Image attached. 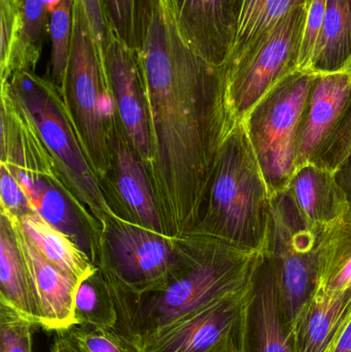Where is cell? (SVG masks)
<instances>
[{"mask_svg":"<svg viewBox=\"0 0 351 352\" xmlns=\"http://www.w3.org/2000/svg\"><path fill=\"white\" fill-rule=\"evenodd\" d=\"M150 131V178L165 234L193 233L216 156L236 122L224 70L185 38L175 0H157L137 52Z\"/></svg>","mask_w":351,"mask_h":352,"instance_id":"6da1fadb","label":"cell"},{"mask_svg":"<svg viewBox=\"0 0 351 352\" xmlns=\"http://www.w3.org/2000/svg\"><path fill=\"white\" fill-rule=\"evenodd\" d=\"M177 239L179 260L160 287L134 294L109 283L119 316L115 329L140 349L198 310L245 291L262 254L212 236Z\"/></svg>","mask_w":351,"mask_h":352,"instance_id":"7a4b0ae2","label":"cell"},{"mask_svg":"<svg viewBox=\"0 0 351 352\" xmlns=\"http://www.w3.org/2000/svg\"><path fill=\"white\" fill-rule=\"evenodd\" d=\"M272 194L243 122L220 146L193 234L218 238L251 252H265Z\"/></svg>","mask_w":351,"mask_h":352,"instance_id":"3957f363","label":"cell"},{"mask_svg":"<svg viewBox=\"0 0 351 352\" xmlns=\"http://www.w3.org/2000/svg\"><path fill=\"white\" fill-rule=\"evenodd\" d=\"M34 124L57 167L68 196L89 219L101 225L117 215L84 155L68 115L61 88L34 72L22 70L0 84Z\"/></svg>","mask_w":351,"mask_h":352,"instance_id":"277c9868","label":"cell"},{"mask_svg":"<svg viewBox=\"0 0 351 352\" xmlns=\"http://www.w3.org/2000/svg\"><path fill=\"white\" fill-rule=\"evenodd\" d=\"M62 95L84 155L99 180L111 168L117 107L105 65L82 0H74L69 58Z\"/></svg>","mask_w":351,"mask_h":352,"instance_id":"5b68a950","label":"cell"},{"mask_svg":"<svg viewBox=\"0 0 351 352\" xmlns=\"http://www.w3.org/2000/svg\"><path fill=\"white\" fill-rule=\"evenodd\" d=\"M328 226L307 219L288 188L272 195L265 256L278 281L280 305L290 330L319 287Z\"/></svg>","mask_w":351,"mask_h":352,"instance_id":"8992f818","label":"cell"},{"mask_svg":"<svg viewBox=\"0 0 351 352\" xmlns=\"http://www.w3.org/2000/svg\"><path fill=\"white\" fill-rule=\"evenodd\" d=\"M317 76L313 72H293L274 86L242 121L272 195L286 190L296 171L299 122Z\"/></svg>","mask_w":351,"mask_h":352,"instance_id":"52a82bcc","label":"cell"},{"mask_svg":"<svg viewBox=\"0 0 351 352\" xmlns=\"http://www.w3.org/2000/svg\"><path fill=\"white\" fill-rule=\"evenodd\" d=\"M179 239L130 223L117 215L100 225L95 265L109 285L139 294L160 287L177 265Z\"/></svg>","mask_w":351,"mask_h":352,"instance_id":"ba28073f","label":"cell"},{"mask_svg":"<svg viewBox=\"0 0 351 352\" xmlns=\"http://www.w3.org/2000/svg\"><path fill=\"white\" fill-rule=\"evenodd\" d=\"M307 8L293 10L251 51L223 67L227 104L236 123L280 80L298 70Z\"/></svg>","mask_w":351,"mask_h":352,"instance_id":"9c48e42d","label":"cell"},{"mask_svg":"<svg viewBox=\"0 0 351 352\" xmlns=\"http://www.w3.org/2000/svg\"><path fill=\"white\" fill-rule=\"evenodd\" d=\"M111 148V171L100 184L111 210L130 223L165 234L148 171L117 116Z\"/></svg>","mask_w":351,"mask_h":352,"instance_id":"30bf717a","label":"cell"},{"mask_svg":"<svg viewBox=\"0 0 351 352\" xmlns=\"http://www.w3.org/2000/svg\"><path fill=\"white\" fill-rule=\"evenodd\" d=\"M247 289L216 300L169 327L144 344L141 352H239Z\"/></svg>","mask_w":351,"mask_h":352,"instance_id":"8fae6325","label":"cell"},{"mask_svg":"<svg viewBox=\"0 0 351 352\" xmlns=\"http://www.w3.org/2000/svg\"><path fill=\"white\" fill-rule=\"evenodd\" d=\"M239 352H296L273 269L262 252L243 297Z\"/></svg>","mask_w":351,"mask_h":352,"instance_id":"7c38bea8","label":"cell"},{"mask_svg":"<svg viewBox=\"0 0 351 352\" xmlns=\"http://www.w3.org/2000/svg\"><path fill=\"white\" fill-rule=\"evenodd\" d=\"M104 59L117 117L130 144L148 168L150 162V131L137 52L113 32L105 45Z\"/></svg>","mask_w":351,"mask_h":352,"instance_id":"4fadbf2b","label":"cell"},{"mask_svg":"<svg viewBox=\"0 0 351 352\" xmlns=\"http://www.w3.org/2000/svg\"><path fill=\"white\" fill-rule=\"evenodd\" d=\"M4 217L14 229L24 258L41 328L56 333L68 330L74 324V297L80 280L45 260L29 241L16 217Z\"/></svg>","mask_w":351,"mask_h":352,"instance_id":"5bb4252c","label":"cell"},{"mask_svg":"<svg viewBox=\"0 0 351 352\" xmlns=\"http://www.w3.org/2000/svg\"><path fill=\"white\" fill-rule=\"evenodd\" d=\"M0 164L12 170L47 178L65 190L36 127L3 87H0Z\"/></svg>","mask_w":351,"mask_h":352,"instance_id":"9a60e30c","label":"cell"},{"mask_svg":"<svg viewBox=\"0 0 351 352\" xmlns=\"http://www.w3.org/2000/svg\"><path fill=\"white\" fill-rule=\"evenodd\" d=\"M351 91V72L317 74L301 113L295 146L296 169L313 162L343 113Z\"/></svg>","mask_w":351,"mask_h":352,"instance_id":"2e32d148","label":"cell"},{"mask_svg":"<svg viewBox=\"0 0 351 352\" xmlns=\"http://www.w3.org/2000/svg\"><path fill=\"white\" fill-rule=\"evenodd\" d=\"M8 169L16 175L31 211L71 238L95 264L100 246V225L87 217L61 186L47 178Z\"/></svg>","mask_w":351,"mask_h":352,"instance_id":"e0dca14e","label":"cell"},{"mask_svg":"<svg viewBox=\"0 0 351 352\" xmlns=\"http://www.w3.org/2000/svg\"><path fill=\"white\" fill-rule=\"evenodd\" d=\"M183 34L210 63L224 66L233 38L231 0H175Z\"/></svg>","mask_w":351,"mask_h":352,"instance_id":"ac0fdd59","label":"cell"},{"mask_svg":"<svg viewBox=\"0 0 351 352\" xmlns=\"http://www.w3.org/2000/svg\"><path fill=\"white\" fill-rule=\"evenodd\" d=\"M351 318V289L317 291L293 329L296 352H329Z\"/></svg>","mask_w":351,"mask_h":352,"instance_id":"d6986e66","label":"cell"},{"mask_svg":"<svg viewBox=\"0 0 351 352\" xmlns=\"http://www.w3.org/2000/svg\"><path fill=\"white\" fill-rule=\"evenodd\" d=\"M288 188L307 219L319 225L336 223L351 208L335 173L313 162L296 169Z\"/></svg>","mask_w":351,"mask_h":352,"instance_id":"ffe728a7","label":"cell"},{"mask_svg":"<svg viewBox=\"0 0 351 352\" xmlns=\"http://www.w3.org/2000/svg\"><path fill=\"white\" fill-rule=\"evenodd\" d=\"M311 0H231L233 38L224 66L251 51L272 29L296 8ZM223 66V67H224Z\"/></svg>","mask_w":351,"mask_h":352,"instance_id":"44dd1931","label":"cell"},{"mask_svg":"<svg viewBox=\"0 0 351 352\" xmlns=\"http://www.w3.org/2000/svg\"><path fill=\"white\" fill-rule=\"evenodd\" d=\"M0 304L41 327V318L14 229L0 215Z\"/></svg>","mask_w":351,"mask_h":352,"instance_id":"7402d4cb","label":"cell"},{"mask_svg":"<svg viewBox=\"0 0 351 352\" xmlns=\"http://www.w3.org/2000/svg\"><path fill=\"white\" fill-rule=\"evenodd\" d=\"M18 219L37 252L64 272L82 281L97 270L96 265L84 250L38 213L31 211Z\"/></svg>","mask_w":351,"mask_h":352,"instance_id":"603a6c76","label":"cell"},{"mask_svg":"<svg viewBox=\"0 0 351 352\" xmlns=\"http://www.w3.org/2000/svg\"><path fill=\"white\" fill-rule=\"evenodd\" d=\"M350 67L351 0H328L310 72L334 74L348 72Z\"/></svg>","mask_w":351,"mask_h":352,"instance_id":"cb8c5ba5","label":"cell"},{"mask_svg":"<svg viewBox=\"0 0 351 352\" xmlns=\"http://www.w3.org/2000/svg\"><path fill=\"white\" fill-rule=\"evenodd\" d=\"M351 285V208L339 221L328 226L321 252L317 291L333 294Z\"/></svg>","mask_w":351,"mask_h":352,"instance_id":"d4e9b609","label":"cell"},{"mask_svg":"<svg viewBox=\"0 0 351 352\" xmlns=\"http://www.w3.org/2000/svg\"><path fill=\"white\" fill-rule=\"evenodd\" d=\"M51 3L52 0H24L22 32L8 70L0 78V84L8 82L16 72H34L49 33Z\"/></svg>","mask_w":351,"mask_h":352,"instance_id":"484cf974","label":"cell"},{"mask_svg":"<svg viewBox=\"0 0 351 352\" xmlns=\"http://www.w3.org/2000/svg\"><path fill=\"white\" fill-rule=\"evenodd\" d=\"M117 307L109 283L100 269L80 281L73 304V326L115 328Z\"/></svg>","mask_w":351,"mask_h":352,"instance_id":"4316f807","label":"cell"},{"mask_svg":"<svg viewBox=\"0 0 351 352\" xmlns=\"http://www.w3.org/2000/svg\"><path fill=\"white\" fill-rule=\"evenodd\" d=\"M155 3L156 0H105L111 29L134 51L144 43Z\"/></svg>","mask_w":351,"mask_h":352,"instance_id":"83f0119b","label":"cell"},{"mask_svg":"<svg viewBox=\"0 0 351 352\" xmlns=\"http://www.w3.org/2000/svg\"><path fill=\"white\" fill-rule=\"evenodd\" d=\"M74 0H52L49 33L52 41L47 78L62 89L69 58Z\"/></svg>","mask_w":351,"mask_h":352,"instance_id":"f1b7e54d","label":"cell"},{"mask_svg":"<svg viewBox=\"0 0 351 352\" xmlns=\"http://www.w3.org/2000/svg\"><path fill=\"white\" fill-rule=\"evenodd\" d=\"M74 352H141V349L115 328L72 326L62 331Z\"/></svg>","mask_w":351,"mask_h":352,"instance_id":"f546056e","label":"cell"},{"mask_svg":"<svg viewBox=\"0 0 351 352\" xmlns=\"http://www.w3.org/2000/svg\"><path fill=\"white\" fill-rule=\"evenodd\" d=\"M351 154V91L348 105L313 162L335 173Z\"/></svg>","mask_w":351,"mask_h":352,"instance_id":"4dcf8cb0","label":"cell"},{"mask_svg":"<svg viewBox=\"0 0 351 352\" xmlns=\"http://www.w3.org/2000/svg\"><path fill=\"white\" fill-rule=\"evenodd\" d=\"M24 0H0V78L5 74L20 39Z\"/></svg>","mask_w":351,"mask_h":352,"instance_id":"1f68e13d","label":"cell"},{"mask_svg":"<svg viewBox=\"0 0 351 352\" xmlns=\"http://www.w3.org/2000/svg\"><path fill=\"white\" fill-rule=\"evenodd\" d=\"M34 324L0 304V352H33Z\"/></svg>","mask_w":351,"mask_h":352,"instance_id":"d6a6232c","label":"cell"},{"mask_svg":"<svg viewBox=\"0 0 351 352\" xmlns=\"http://www.w3.org/2000/svg\"><path fill=\"white\" fill-rule=\"evenodd\" d=\"M328 0H311L307 8L299 54V72H310L311 61L323 29Z\"/></svg>","mask_w":351,"mask_h":352,"instance_id":"836d02e7","label":"cell"},{"mask_svg":"<svg viewBox=\"0 0 351 352\" xmlns=\"http://www.w3.org/2000/svg\"><path fill=\"white\" fill-rule=\"evenodd\" d=\"M0 209L1 214L16 219L31 212L28 199L16 175L2 164H0Z\"/></svg>","mask_w":351,"mask_h":352,"instance_id":"e575fe53","label":"cell"},{"mask_svg":"<svg viewBox=\"0 0 351 352\" xmlns=\"http://www.w3.org/2000/svg\"><path fill=\"white\" fill-rule=\"evenodd\" d=\"M86 10L87 16L90 22L95 41L98 45L101 53L104 55V47L113 32L109 24L105 0H82Z\"/></svg>","mask_w":351,"mask_h":352,"instance_id":"d590c367","label":"cell"},{"mask_svg":"<svg viewBox=\"0 0 351 352\" xmlns=\"http://www.w3.org/2000/svg\"><path fill=\"white\" fill-rule=\"evenodd\" d=\"M336 178L348 196L351 207V154L335 171Z\"/></svg>","mask_w":351,"mask_h":352,"instance_id":"8d00e7d4","label":"cell"},{"mask_svg":"<svg viewBox=\"0 0 351 352\" xmlns=\"http://www.w3.org/2000/svg\"><path fill=\"white\" fill-rule=\"evenodd\" d=\"M329 352H351V318Z\"/></svg>","mask_w":351,"mask_h":352,"instance_id":"74e56055","label":"cell"},{"mask_svg":"<svg viewBox=\"0 0 351 352\" xmlns=\"http://www.w3.org/2000/svg\"><path fill=\"white\" fill-rule=\"evenodd\" d=\"M51 352H74L70 347L69 343L66 340L65 337L61 333H57V336L54 339L52 344Z\"/></svg>","mask_w":351,"mask_h":352,"instance_id":"f35d334b","label":"cell"},{"mask_svg":"<svg viewBox=\"0 0 351 352\" xmlns=\"http://www.w3.org/2000/svg\"><path fill=\"white\" fill-rule=\"evenodd\" d=\"M348 72H351V67L350 68V70H348Z\"/></svg>","mask_w":351,"mask_h":352,"instance_id":"ab89813d","label":"cell"}]
</instances>
